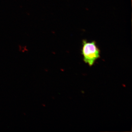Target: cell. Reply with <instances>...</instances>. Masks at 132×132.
Here are the masks:
<instances>
[{
	"label": "cell",
	"instance_id": "cell-1",
	"mask_svg": "<svg viewBox=\"0 0 132 132\" xmlns=\"http://www.w3.org/2000/svg\"><path fill=\"white\" fill-rule=\"evenodd\" d=\"M81 51L83 61L90 67L100 58V50L95 41L88 42L86 40H83Z\"/></svg>",
	"mask_w": 132,
	"mask_h": 132
}]
</instances>
